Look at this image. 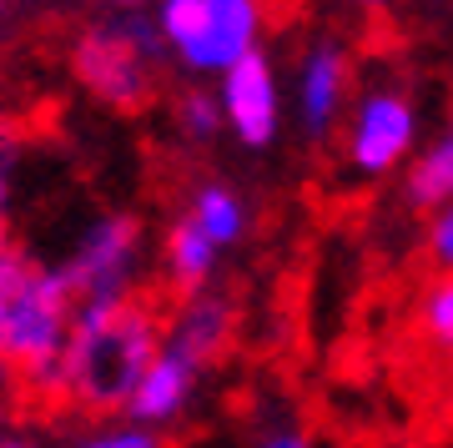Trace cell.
Returning <instances> with one entry per match:
<instances>
[{
  "label": "cell",
  "instance_id": "cell-12",
  "mask_svg": "<svg viewBox=\"0 0 453 448\" xmlns=\"http://www.w3.org/2000/svg\"><path fill=\"white\" fill-rule=\"evenodd\" d=\"M162 262H166V277H172V288L181 292V297H196V292L211 288V277H217V262H222V252L211 247L202 232H196L187 217H177L172 222V232H166V247H162Z\"/></svg>",
  "mask_w": 453,
  "mask_h": 448
},
{
  "label": "cell",
  "instance_id": "cell-5",
  "mask_svg": "<svg viewBox=\"0 0 453 448\" xmlns=\"http://www.w3.org/2000/svg\"><path fill=\"white\" fill-rule=\"evenodd\" d=\"M418 131L423 121L408 91H398V86L363 91L353 106V121H348V136H342V161L357 176H388L413 161Z\"/></svg>",
  "mask_w": 453,
  "mask_h": 448
},
{
  "label": "cell",
  "instance_id": "cell-4",
  "mask_svg": "<svg viewBox=\"0 0 453 448\" xmlns=\"http://www.w3.org/2000/svg\"><path fill=\"white\" fill-rule=\"evenodd\" d=\"M162 31L157 20L121 11V16L91 20L76 46H71V71L86 91L111 106V112H136L151 97V76H157V56H162Z\"/></svg>",
  "mask_w": 453,
  "mask_h": 448
},
{
  "label": "cell",
  "instance_id": "cell-17",
  "mask_svg": "<svg viewBox=\"0 0 453 448\" xmlns=\"http://www.w3.org/2000/svg\"><path fill=\"white\" fill-rule=\"evenodd\" d=\"M423 247H428V257L443 267V277H453V207H438L434 217H428Z\"/></svg>",
  "mask_w": 453,
  "mask_h": 448
},
{
  "label": "cell",
  "instance_id": "cell-10",
  "mask_svg": "<svg viewBox=\"0 0 453 448\" xmlns=\"http://www.w3.org/2000/svg\"><path fill=\"white\" fill-rule=\"evenodd\" d=\"M232 322H237V307H232V297H222V292H196V297H181L177 318L166 322V343L177 352H187L192 363H202V368H211L217 358L226 352V343H232Z\"/></svg>",
  "mask_w": 453,
  "mask_h": 448
},
{
  "label": "cell",
  "instance_id": "cell-22",
  "mask_svg": "<svg viewBox=\"0 0 453 448\" xmlns=\"http://www.w3.org/2000/svg\"><path fill=\"white\" fill-rule=\"evenodd\" d=\"M111 5H121V11H136V5H157V0H111Z\"/></svg>",
  "mask_w": 453,
  "mask_h": 448
},
{
  "label": "cell",
  "instance_id": "cell-7",
  "mask_svg": "<svg viewBox=\"0 0 453 448\" xmlns=\"http://www.w3.org/2000/svg\"><path fill=\"white\" fill-rule=\"evenodd\" d=\"M217 101H222L226 131L247 146V151H267L282 131V81L267 50H252L217 81Z\"/></svg>",
  "mask_w": 453,
  "mask_h": 448
},
{
  "label": "cell",
  "instance_id": "cell-21",
  "mask_svg": "<svg viewBox=\"0 0 453 448\" xmlns=\"http://www.w3.org/2000/svg\"><path fill=\"white\" fill-rule=\"evenodd\" d=\"M11 373H16V368H11V358H5V352H0V388L11 383Z\"/></svg>",
  "mask_w": 453,
  "mask_h": 448
},
{
  "label": "cell",
  "instance_id": "cell-2",
  "mask_svg": "<svg viewBox=\"0 0 453 448\" xmlns=\"http://www.w3.org/2000/svg\"><path fill=\"white\" fill-rule=\"evenodd\" d=\"M81 292L65 267L16 257L0 273V352L35 393H61V358Z\"/></svg>",
  "mask_w": 453,
  "mask_h": 448
},
{
  "label": "cell",
  "instance_id": "cell-24",
  "mask_svg": "<svg viewBox=\"0 0 453 448\" xmlns=\"http://www.w3.org/2000/svg\"><path fill=\"white\" fill-rule=\"evenodd\" d=\"M0 26H5V0H0Z\"/></svg>",
  "mask_w": 453,
  "mask_h": 448
},
{
  "label": "cell",
  "instance_id": "cell-3",
  "mask_svg": "<svg viewBox=\"0 0 453 448\" xmlns=\"http://www.w3.org/2000/svg\"><path fill=\"white\" fill-rule=\"evenodd\" d=\"M151 20L172 61L187 66L192 76L222 81L237 61L262 50L267 5L262 0H157Z\"/></svg>",
  "mask_w": 453,
  "mask_h": 448
},
{
  "label": "cell",
  "instance_id": "cell-9",
  "mask_svg": "<svg viewBox=\"0 0 453 448\" xmlns=\"http://www.w3.org/2000/svg\"><path fill=\"white\" fill-rule=\"evenodd\" d=\"M202 363H192L187 352H177L172 343H162L157 363L146 368L142 388L131 393L127 403V423H142V429H157L162 433L166 423H177L187 413V403L196 398V383H202Z\"/></svg>",
  "mask_w": 453,
  "mask_h": 448
},
{
  "label": "cell",
  "instance_id": "cell-15",
  "mask_svg": "<svg viewBox=\"0 0 453 448\" xmlns=\"http://www.w3.org/2000/svg\"><path fill=\"white\" fill-rule=\"evenodd\" d=\"M177 131L187 136V142H211V136H222L226 131V116H222V101H217V91H181L177 97Z\"/></svg>",
  "mask_w": 453,
  "mask_h": 448
},
{
  "label": "cell",
  "instance_id": "cell-6",
  "mask_svg": "<svg viewBox=\"0 0 453 448\" xmlns=\"http://www.w3.org/2000/svg\"><path fill=\"white\" fill-rule=\"evenodd\" d=\"M136 267H142V222L131 212H101L96 222L81 232L71 262H65V273H71V282L81 292V303L131 297Z\"/></svg>",
  "mask_w": 453,
  "mask_h": 448
},
{
  "label": "cell",
  "instance_id": "cell-8",
  "mask_svg": "<svg viewBox=\"0 0 453 448\" xmlns=\"http://www.w3.org/2000/svg\"><path fill=\"white\" fill-rule=\"evenodd\" d=\"M348 91H353V61L338 41H318V46L303 56L297 66V86H292V101H297V121L312 142L333 136L348 112Z\"/></svg>",
  "mask_w": 453,
  "mask_h": 448
},
{
  "label": "cell",
  "instance_id": "cell-19",
  "mask_svg": "<svg viewBox=\"0 0 453 448\" xmlns=\"http://www.w3.org/2000/svg\"><path fill=\"white\" fill-rule=\"evenodd\" d=\"M16 136L0 127V217H5V207H11V172H16Z\"/></svg>",
  "mask_w": 453,
  "mask_h": 448
},
{
  "label": "cell",
  "instance_id": "cell-13",
  "mask_svg": "<svg viewBox=\"0 0 453 448\" xmlns=\"http://www.w3.org/2000/svg\"><path fill=\"white\" fill-rule=\"evenodd\" d=\"M403 197L408 207L428 212V217L438 207H453V127L438 142H428V151L413 157V166L403 176Z\"/></svg>",
  "mask_w": 453,
  "mask_h": 448
},
{
  "label": "cell",
  "instance_id": "cell-20",
  "mask_svg": "<svg viewBox=\"0 0 453 448\" xmlns=\"http://www.w3.org/2000/svg\"><path fill=\"white\" fill-rule=\"evenodd\" d=\"M16 257H20V252H16V232H11V217H0V273H5Z\"/></svg>",
  "mask_w": 453,
  "mask_h": 448
},
{
  "label": "cell",
  "instance_id": "cell-18",
  "mask_svg": "<svg viewBox=\"0 0 453 448\" xmlns=\"http://www.w3.org/2000/svg\"><path fill=\"white\" fill-rule=\"evenodd\" d=\"M247 448H318V438H312L308 429H297V423H282V429L257 433Z\"/></svg>",
  "mask_w": 453,
  "mask_h": 448
},
{
  "label": "cell",
  "instance_id": "cell-1",
  "mask_svg": "<svg viewBox=\"0 0 453 448\" xmlns=\"http://www.w3.org/2000/svg\"><path fill=\"white\" fill-rule=\"evenodd\" d=\"M166 328L142 297H96L76 307L61 358V393L91 413H127L131 393L157 363Z\"/></svg>",
  "mask_w": 453,
  "mask_h": 448
},
{
  "label": "cell",
  "instance_id": "cell-25",
  "mask_svg": "<svg viewBox=\"0 0 453 448\" xmlns=\"http://www.w3.org/2000/svg\"><path fill=\"white\" fill-rule=\"evenodd\" d=\"M368 5H388V0H368Z\"/></svg>",
  "mask_w": 453,
  "mask_h": 448
},
{
  "label": "cell",
  "instance_id": "cell-26",
  "mask_svg": "<svg viewBox=\"0 0 453 448\" xmlns=\"http://www.w3.org/2000/svg\"><path fill=\"white\" fill-rule=\"evenodd\" d=\"M0 444H5V429H0Z\"/></svg>",
  "mask_w": 453,
  "mask_h": 448
},
{
  "label": "cell",
  "instance_id": "cell-16",
  "mask_svg": "<svg viewBox=\"0 0 453 448\" xmlns=\"http://www.w3.org/2000/svg\"><path fill=\"white\" fill-rule=\"evenodd\" d=\"M65 448H166L157 429H142V423H106V429H91L81 438H71Z\"/></svg>",
  "mask_w": 453,
  "mask_h": 448
},
{
  "label": "cell",
  "instance_id": "cell-11",
  "mask_svg": "<svg viewBox=\"0 0 453 448\" xmlns=\"http://www.w3.org/2000/svg\"><path fill=\"white\" fill-rule=\"evenodd\" d=\"M181 217H187L217 252L237 247V242L247 237V227H252V207H247V197L237 192L232 182H196Z\"/></svg>",
  "mask_w": 453,
  "mask_h": 448
},
{
  "label": "cell",
  "instance_id": "cell-23",
  "mask_svg": "<svg viewBox=\"0 0 453 448\" xmlns=\"http://www.w3.org/2000/svg\"><path fill=\"white\" fill-rule=\"evenodd\" d=\"M0 448H35V444H31V438H5Z\"/></svg>",
  "mask_w": 453,
  "mask_h": 448
},
{
  "label": "cell",
  "instance_id": "cell-14",
  "mask_svg": "<svg viewBox=\"0 0 453 448\" xmlns=\"http://www.w3.org/2000/svg\"><path fill=\"white\" fill-rule=\"evenodd\" d=\"M418 337L438 352H453V277L428 282L418 303Z\"/></svg>",
  "mask_w": 453,
  "mask_h": 448
}]
</instances>
